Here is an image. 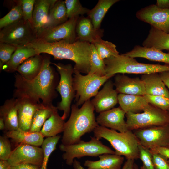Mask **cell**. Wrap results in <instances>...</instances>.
<instances>
[{"mask_svg": "<svg viewBox=\"0 0 169 169\" xmlns=\"http://www.w3.org/2000/svg\"><path fill=\"white\" fill-rule=\"evenodd\" d=\"M43 58L40 71L33 79L27 80L18 73L15 74L13 98H27L39 103L41 100L45 106L53 105L52 102L57 95L58 76L50 66L49 56L46 55Z\"/></svg>", "mask_w": 169, "mask_h": 169, "instance_id": "1", "label": "cell"}, {"mask_svg": "<svg viewBox=\"0 0 169 169\" xmlns=\"http://www.w3.org/2000/svg\"><path fill=\"white\" fill-rule=\"evenodd\" d=\"M26 46L34 49L37 54L45 53L56 59H68L74 62V69L88 74L90 71L91 44L77 40L70 43L61 41L49 43L35 40Z\"/></svg>", "mask_w": 169, "mask_h": 169, "instance_id": "2", "label": "cell"}, {"mask_svg": "<svg viewBox=\"0 0 169 169\" xmlns=\"http://www.w3.org/2000/svg\"><path fill=\"white\" fill-rule=\"evenodd\" d=\"M69 118L64 125L62 143L75 144L87 133L93 131L99 125L96 120L94 107L91 100L85 101L80 108L75 104L71 106Z\"/></svg>", "mask_w": 169, "mask_h": 169, "instance_id": "3", "label": "cell"}, {"mask_svg": "<svg viewBox=\"0 0 169 169\" xmlns=\"http://www.w3.org/2000/svg\"><path fill=\"white\" fill-rule=\"evenodd\" d=\"M93 132L94 137L97 139L103 138L108 141L115 150V154L123 156L127 159L135 160L139 158L140 143L132 131L118 132L99 125Z\"/></svg>", "mask_w": 169, "mask_h": 169, "instance_id": "4", "label": "cell"}, {"mask_svg": "<svg viewBox=\"0 0 169 169\" xmlns=\"http://www.w3.org/2000/svg\"><path fill=\"white\" fill-rule=\"evenodd\" d=\"M104 61L106 76L110 78L119 73L144 74L169 71V64L139 63L135 58L124 54L105 59Z\"/></svg>", "mask_w": 169, "mask_h": 169, "instance_id": "5", "label": "cell"}, {"mask_svg": "<svg viewBox=\"0 0 169 169\" xmlns=\"http://www.w3.org/2000/svg\"><path fill=\"white\" fill-rule=\"evenodd\" d=\"M88 141L80 140L75 144L64 145L61 144L60 150L64 153L62 157L68 165H73L75 158L78 159L84 156L96 157L104 154H115V151L103 144L95 137H90Z\"/></svg>", "mask_w": 169, "mask_h": 169, "instance_id": "6", "label": "cell"}, {"mask_svg": "<svg viewBox=\"0 0 169 169\" xmlns=\"http://www.w3.org/2000/svg\"><path fill=\"white\" fill-rule=\"evenodd\" d=\"M53 64L56 66L60 75V79L56 90L60 94L61 99L60 102L57 103L56 107L58 110L63 111L61 117L64 120L69 115L71 104L75 95L72 77L74 67L70 64Z\"/></svg>", "mask_w": 169, "mask_h": 169, "instance_id": "7", "label": "cell"}, {"mask_svg": "<svg viewBox=\"0 0 169 169\" xmlns=\"http://www.w3.org/2000/svg\"><path fill=\"white\" fill-rule=\"evenodd\" d=\"M125 116L128 130L169 124V113L149 104L141 113H127Z\"/></svg>", "mask_w": 169, "mask_h": 169, "instance_id": "8", "label": "cell"}, {"mask_svg": "<svg viewBox=\"0 0 169 169\" xmlns=\"http://www.w3.org/2000/svg\"><path fill=\"white\" fill-rule=\"evenodd\" d=\"M74 73L73 82L75 91V104L78 106L95 97L101 86L110 79L106 76L100 77L94 74L83 75L74 69Z\"/></svg>", "mask_w": 169, "mask_h": 169, "instance_id": "9", "label": "cell"}, {"mask_svg": "<svg viewBox=\"0 0 169 169\" xmlns=\"http://www.w3.org/2000/svg\"><path fill=\"white\" fill-rule=\"evenodd\" d=\"M37 38L31 23L22 19L0 29V42L17 47L25 46Z\"/></svg>", "mask_w": 169, "mask_h": 169, "instance_id": "10", "label": "cell"}, {"mask_svg": "<svg viewBox=\"0 0 169 169\" xmlns=\"http://www.w3.org/2000/svg\"><path fill=\"white\" fill-rule=\"evenodd\" d=\"M79 18L73 17L62 24L45 29L35 40L49 43L61 41L70 43L75 42L77 40L76 28Z\"/></svg>", "mask_w": 169, "mask_h": 169, "instance_id": "11", "label": "cell"}, {"mask_svg": "<svg viewBox=\"0 0 169 169\" xmlns=\"http://www.w3.org/2000/svg\"><path fill=\"white\" fill-rule=\"evenodd\" d=\"M133 131L140 143L149 149L169 146V124L153 126Z\"/></svg>", "mask_w": 169, "mask_h": 169, "instance_id": "12", "label": "cell"}, {"mask_svg": "<svg viewBox=\"0 0 169 169\" xmlns=\"http://www.w3.org/2000/svg\"><path fill=\"white\" fill-rule=\"evenodd\" d=\"M136 16L140 20L164 32L169 33V9L151 4L140 9Z\"/></svg>", "mask_w": 169, "mask_h": 169, "instance_id": "13", "label": "cell"}, {"mask_svg": "<svg viewBox=\"0 0 169 169\" xmlns=\"http://www.w3.org/2000/svg\"><path fill=\"white\" fill-rule=\"evenodd\" d=\"M44 156L42 148L28 144L20 145L12 151L8 161L11 166L29 164L41 166Z\"/></svg>", "mask_w": 169, "mask_h": 169, "instance_id": "14", "label": "cell"}, {"mask_svg": "<svg viewBox=\"0 0 169 169\" xmlns=\"http://www.w3.org/2000/svg\"><path fill=\"white\" fill-rule=\"evenodd\" d=\"M114 82L108 79L102 89L91 100L95 111L98 113L110 110L118 103V93L114 88Z\"/></svg>", "mask_w": 169, "mask_h": 169, "instance_id": "15", "label": "cell"}, {"mask_svg": "<svg viewBox=\"0 0 169 169\" xmlns=\"http://www.w3.org/2000/svg\"><path fill=\"white\" fill-rule=\"evenodd\" d=\"M126 113L119 106L100 113L96 118L99 125L124 132L128 131L124 120Z\"/></svg>", "mask_w": 169, "mask_h": 169, "instance_id": "16", "label": "cell"}, {"mask_svg": "<svg viewBox=\"0 0 169 169\" xmlns=\"http://www.w3.org/2000/svg\"><path fill=\"white\" fill-rule=\"evenodd\" d=\"M18 128L29 131L33 115L38 110L45 106L27 98L17 99Z\"/></svg>", "mask_w": 169, "mask_h": 169, "instance_id": "17", "label": "cell"}, {"mask_svg": "<svg viewBox=\"0 0 169 169\" xmlns=\"http://www.w3.org/2000/svg\"><path fill=\"white\" fill-rule=\"evenodd\" d=\"M114 84L118 93L140 95L145 94L144 83L139 77L132 78L124 74H118L114 77Z\"/></svg>", "mask_w": 169, "mask_h": 169, "instance_id": "18", "label": "cell"}, {"mask_svg": "<svg viewBox=\"0 0 169 169\" xmlns=\"http://www.w3.org/2000/svg\"><path fill=\"white\" fill-rule=\"evenodd\" d=\"M57 0H35L32 24L38 35L45 28L50 10Z\"/></svg>", "mask_w": 169, "mask_h": 169, "instance_id": "19", "label": "cell"}, {"mask_svg": "<svg viewBox=\"0 0 169 169\" xmlns=\"http://www.w3.org/2000/svg\"><path fill=\"white\" fill-rule=\"evenodd\" d=\"M4 136L10 138L11 141L15 145H18L17 146L28 144L39 147L41 146L44 140V137L40 132H30L19 128L14 130L5 131Z\"/></svg>", "mask_w": 169, "mask_h": 169, "instance_id": "20", "label": "cell"}, {"mask_svg": "<svg viewBox=\"0 0 169 169\" xmlns=\"http://www.w3.org/2000/svg\"><path fill=\"white\" fill-rule=\"evenodd\" d=\"M76 33L77 40L90 44L101 38L103 34L102 30L95 29L91 20L88 17L79 18L76 26Z\"/></svg>", "mask_w": 169, "mask_h": 169, "instance_id": "21", "label": "cell"}, {"mask_svg": "<svg viewBox=\"0 0 169 169\" xmlns=\"http://www.w3.org/2000/svg\"><path fill=\"white\" fill-rule=\"evenodd\" d=\"M141 79L144 83L145 95L161 96L169 98V91L159 73L142 74Z\"/></svg>", "mask_w": 169, "mask_h": 169, "instance_id": "22", "label": "cell"}, {"mask_svg": "<svg viewBox=\"0 0 169 169\" xmlns=\"http://www.w3.org/2000/svg\"><path fill=\"white\" fill-rule=\"evenodd\" d=\"M17 102V99L13 97L6 100L0 107V117L4 121L5 131L19 128Z\"/></svg>", "mask_w": 169, "mask_h": 169, "instance_id": "23", "label": "cell"}, {"mask_svg": "<svg viewBox=\"0 0 169 169\" xmlns=\"http://www.w3.org/2000/svg\"><path fill=\"white\" fill-rule=\"evenodd\" d=\"M118 103L125 113L142 112L149 104L144 95L119 94Z\"/></svg>", "mask_w": 169, "mask_h": 169, "instance_id": "24", "label": "cell"}, {"mask_svg": "<svg viewBox=\"0 0 169 169\" xmlns=\"http://www.w3.org/2000/svg\"><path fill=\"white\" fill-rule=\"evenodd\" d=\"M96 161L86 160L84 166L88 169H121L124 158L115 154H104Z\"/></svg>", "mask_w": 169, "mask_h": 169, "instance_id": "25", "label": "cell"}, {"mask_svg": "<svg viewBox=\"0 0 169 169\" xmlns=\"http://www.w3.org/2000/svg\"><path fill=\"white\" fill-rule=\"evenodd\" d=\"M124 54L134 58H143L150 60L169 64V52L164 53L153 48L136 45L131 50Z\"/></svg>", "mask_w": 169, "mask_h": 169, "instance_id": "26", "label": "cell"}, {"mask_svg": "<svg viewBox=\"0 0 169 169\" xmlns=\"http://www.w3.org/2000/svg\"><path fill=\"white\" fill-rule=\"evenodd\" d=\"M37 54L36 50L33 48L26 45L18 47L2 70L9 73L16 71L18 67L25 61Z\"/></svg>", "mask_w": 169, "mask_h": 169, "instance_id": "27", "label": "cell"}, {"mask_svg": "<svg viewBox=\"0 0 169 169\" xmlns=\"http://www.w3.org/2000/svg\"><path fill=\"white\" fill-rule=\"evenodd\" d=\"M43 57L37 54L31 57L22 63L17 68L16 71L25 79L31 80L39 73L43 63Z\"/></svg>", "mask_w": 169, "mask_h": 169, "instance_id": "28", "label": "cell"}, {"mask_svg": "<svg viewBox=\"0 0 169 169\" xmlns=\"http://www.w3.org/2000/svg\"><path fill=\"white\" fill-rule=\"evenodd\" d=\"M143 46L161 50H169V33L151 27L149 34L142 43Z\"/></svg>", "mask_w": 169, "mask_h": 169, "instance_id": "29", "label": "cell"}, {"mask_svg": "<svg viewBox=\"0 0 169 169\" xmlns=\"http://www.w3.org/2000/svg\"><path fill=\"white\" fill-rule=\"evenodd\" d=\"M62 117L55 110L43 125L40 132L44 137H51L63 132L65 123Z\"/></svg>", "mask_w": 169, "mask_h": 169, "instance_id": "30", "label": "cell"}, {"mask_svg": "<svg viewBox=\"0 0 169 169\" xmlns=\"http://www.w3.org/2000/svg\"><path fill=\"white\" fill-rule=\"evenodd\" d=\"M118 0H99L95 6L87 13L95 29H100L101 23L110 8Z\"/></svg>", "mask_w": 169, "mask_h": 169, "instance_id": "31", "label": "cell"}, {"mask_svg": "<svg viewBox=\"0 0 169 169\" xmlns=\"http://www.w3.org/2000/svg\"><path fill=\"white\" fill-rule=\"evenodd\" d=\"M68 18L64 1L57 0L50 10L45 29L62 24L67 21Z\"/></svg>", "mask_w": 169, "mask_h": 169, "instance_id": "32", "label": "cell"}, {"mask_svg": "<svg viewBox=\"0 0 169 169\" xmlns=\"http://www.w3.org/2000/svg\"><path fill=\"white\" fill-rule=\"evenodd\" d=\"M56 109H58L57 107L53 105L45 106L37 110L33 117L29 132H40L45 121Z\"/></svg>", "mask_w": 169, "mask_h": 169, "instance_id": "33", "label": "cell"}, {"mask_svg": "<svg viewBox=\"0 0 169 169\" xmlns=\"http://www.w3.org/2000/svg\"><path fill=\"white\" fill-rule=\"evenodd\" d=\"M90 64V71L88 74L100 77L106 76L104 60L100 57L92 44H91Z\"/></svg>", "mask_w": 169, "mask_h": 169, "instance_id": "34", "label": "cell"}, {"mask_svg": "<svg viewBox=\"0 0 169 169\" xmlns=\"http://www.w3.org/2000/svg\"><path fill=\"white\" fill-rule=\"evenodd\" d=\"M22 19L21 0L15 1L10 10L0 19V29Z\"/></svg>", "mask_w": 169, "mask_h": 169, "instance_id": "35", "label": "cell"}, {"mask_svg": "<svg viewBox=\"0 0 169 169\" xmlns=\"http://www.w3.org/2000/svg\"><path fill=\"white\" fill-rule=\"evenodd\" d=\"M94 45L96 50L103 59L108 58L119 54L116 45L111 42L99 38L92 43Z\"/></svg>", "mask_w": 169, "mask_h": 169, "instance_id": "36", "label": "cell"}, {"mask_svg": "<svg viewBox=\"0 0 169 169\" xmlns=\"http://www.w3.org/2000/svg\"><path fill=\"white\" fill-rule=\"evenodd\" d=\"M61 138V136L47 137L44 140L41 146L44 156L40 169H47L49 157L52 152L56 149V145Z\"/></svg>", "mask_w": 169, "mask_h": 169, "instance_id": "37", "label": "cell"}, {"mask_svg": "<svg viewBox=\"0 0 169 169\" xmlns=\"http://www.w3.org/2000/svg\"><path fill=\"white\" fill-rule=\"evenodd\" d=\"M64 2L69 19L87 14L90 10L82 6L79 0H65Z\"/></svg>", "mask_w": 169, "mask_h": 169, "instance_id": "38", "label": "cell"}, {"mask_svg": "<svg viewBox=\"0 0 169 169\" xmlns=\"http://www.w3.org/2000/svg\"><path fill=\"white\" fill-rule=\"evenodd\" d=\"M17 47L10 44L0 42V69L10 59Z\"/></svg>", "mask_w": 169, "mask_h": 169, "instance_id": "39", "label": "cell"}, {"mask_svg": "<svg viewBox=\"0 0 169 169\" xmlns=\"http://www.w3.org/2000/svg\"><path fill=\"white\" fill-rule=\"evenodd\" d=\"M139 157L142 163L141 169H154L152 154L149 149L139 143L138 146Z\"/></svg>", "mask_w": 169, "mask_h": 169, "instance_id": "40", "label": "cell"}, {"mask_svg": "<svg viewBox=\"0 0 169 169\" xmlns=\"http://www.w3.org/2000/svg\"><path fill=\"white\" fill-rule=\"evenodd\" d=\"M147 102L162 110H169V98L161 96L145 95H144Z\"/></svg>", "mask_w": 169, "mask_h": 169, "instance_id": "41", "label": "cell"}, {"mask_svg": "<svg viewBox=\"0 0 169 169\" xmlns=\"http://www.w3.org/2000/svg\"><path fill=\"white\" fill-rule=\"evenodd\" d=\"M35 0H21L23 19L31 24L33 13Z\"/></svg>", "mask_w": 169, "mask_h": 169, "instance_id": "42", "label": "cell"}, {"mask_svg": "<svg viewBox=\"0 0 169 169\" xmlns=\"http://www.w3.org/2000/svg\"><path fill=\"white\" fill-rule=\"evenodd\" d=\"M12 151L10 142L5 136H0V160L8 161Z\"/></svg>", "mask_w": 169, "mask_h": 169, "instance_id": "43", "label": "cell"}, {"mask_svg": "<svg viewBox=\"0 0 169 169\" xmlns=\"http://www.w3.org/2000/svg\"><path fill=\"white\" fill-rule=\"evenodd\" d=\"M152 154L154 169H169V162L167 158L158 154Z\"/></svg>", "mask_w": 169, "mask_h": 169, "instance_id": "44", "label": "cell"}, {"mask_svg": "<svg viewBox=\"0 0 169 169\" xmlns=\"http://www.w3.org/2000/svg\"><path fill=\"white\" fill-rule=\"evenodd\" d=\"M151 154H160L169 159V148L165 146H159L149 149Z\"/></svg>", "mask_w": 169, "mask_h": 169, "instance_id": "45", "label": "cell"}, {"mask_svg": "<svg viewBox=\"0 0 169 169\" xmlns=\"http://www.w3.org/2000/svg\"><path fill=\"white\" fill-rule=\"evenodd\" d=\"M41 166L29 164H22L11 166L10 169H40Z\"/></svg>", "mask_w": 169, "mask_h": 169, "instance_id": "46", "label": "cell"}, {"mask_svg": "<svg viewBox=\"0 0 169 169\" xmlns=\"http://www.w3.org/2000/svg\"><path fill=\"white\" fill-rule=\"evenodd\" d=\"M159 74L166 86L169 91V71L159 73Z\"/></svg>", "mask_w": 169, "mask_h": 169, "instance_id": "47", "label": "cell"}, {"mask_svg": "<svg viewBox=\"0 0 169 169\" xmlns=\"http://www.w3.org/2000/svg\"><path fill=\"white\" fill-rule=\"evenodd\" d=\"M158 8L169 9V0H158L155 4Z\"/></svg>", "mask_w": 169, "mask_h": 169, "instance_id": "48", "label": "cell"}, {"mask_svg": "<svg viewBox=\"0 0 169 169\" xmlns=\"http://www.w3.org/2000/svg\"><path fill=\"white\" fill-rule=\"evenodd\" d=\"M135 160L127 159L121 169H134Z\"/></svg>", "mask_w": 169, "mask_h": 169, "instance_id": "49", "label": "cell"}, {"mask_svg": "<svg viewBox=\"0 0 169 169\" xmlns=\"http://www.w3.org/2000/svg\"><path fill=\"white\" fill-rule=\"evenodd\" d=\"M11 166L7 161L0 160V169H10Z\"/></svg>", "mask_w": 169, "mask_h": 169, "instance_id": "50", "label": "cell"}, {"mask_svg": "<svg viewBox=\"0 0 169 169\" xmlns=\"http://www.w3.org/2000/svg\"><path fill=\"white\" fill-rule=\"evenodd\" d=\"M72 165L74 169H85L81 165L80 162L76 159H74Z\"/></svg>", "mask_w": 169, "mask_h": 169, "instance_id": "51", "label": "cell"}, {"mask_svg": "<svg viewBox=\"0 0 169 169\" xmlns=\"http://www.w3.org/2000/svg\"><path fill=\"white\" fill-rule=\"evenodd\" d=\"M5 125L3 119L0 117V130H5Z\"/></svg>", "mask_w": 169, "mask_h": 169, "instance_id": "52", "label": "cell"}, {"mask_svg": "<svg viewBox=\"0 0 169 169\" xmlns=\"http://www.w3.org/2000/svg\"><path fill=\"white\" fill-rule=\"evenodd\" d=\"M134 169H140L138 165L135 163L134 164Z\"/></svg>", "mask_w": 169, "mask_h": 169, "instance_id": "53", "label": "cell"}, {"mask_svg": "<svg viewBox=\"0 0 169 169\" xmlns=\"http://www.w3.org/2000/svg\"><path fill=\"white\" fill-rule=\"evenodd\" d=\"M168 112H169V110L168 111Z\"/></svg>", "mask_w": 169, "mask_h": 169, "instance_id": "54", "label": "cell"}, {"mask_svg": "<svg viewBox=\"0 0 169 169\" xmlns=\"http://www.w3.org/2000/svg\"><path fill=\"white\" fill-rule=\"evenodd\" d=\"M167 147H168L169 148V146H168Z\"/></svg>", "mask_w": 169, "mask_h": 169, "instance_id": "55", "label": "cell"}, {"mask_svg": "<svg viewBox=\"0 0 169 169\" xmlns=\"http://www.w3.org/2000/svg\"><path fill=\"white\" fill-rule=\"evenodd\" d=\"M168 161H169V160H168Z\"/></svg>", "mask_w": 169, "mask_h": 169, "instance_id": "56", "label": "cell"}]
</instances>
